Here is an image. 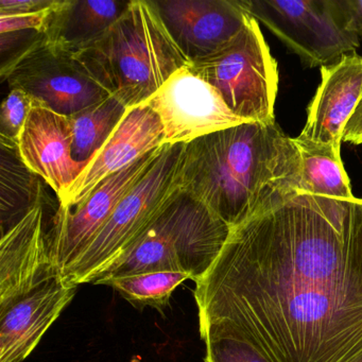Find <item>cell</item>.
Listing matches in <instances>:
<instances>
[{"label": "cell", "instance_id": "1", "mask_svg": "<svg viewBox=\"0 0 362 362\" xmlns=\"http://www.w3.org/2000/svg\"><path fill=\"white\" fill-rule=\"evenodd\" d=\"M203 341L270 362H362V200L292 194L230 230L196 281Z\"/></svg>", "mask_w": 362, "mask_h": 362}, {"label": "cell", "instance_id": "2", "mask_svg": "<svg viewBox=\"0 0 362 362\" xmlns=\"http://www.w3.org/2000/svg\"><path fill=\"white\" fill-rule=\"evenodd\" d=\"M300 156L276 122H243L183 144L182 192L230 228L298 192Z\"/></svg>", "mask_w": 362, "mask_h": 362}, {"label": "cell", "instance_id": "3", "mask_svg": "<svg viewBox=\"0 0 362 362\" xmlns=\"http://www.w3.org/2000/svg\"><path fill=\"white\" fill-rule=\"evenodd\" d=\"M75 56L128 109L144 105L175 71L190 65L149 0H131L105 33L75 49Z\"/></svg>", "mask_w": 362, "mask_h": 362}, {"label": "cell", "instance_id": "4", "mask_svg": "<svg viewBox=\"0 0 362 362\" xmlns=\"http://www.w3.org/2000/svg\"><path fill=\"white\" fill-rule=\"evenodd\" d=\"M232 228L181 189L153 223L93 284L156 271L192 274L194 283L221 253Z\"/></svg>", "mask_w": 362, "mask_h": 362}, {"label": "cell", "instance_id": "5", "mask_svg": "<svg viewBox=\"0 0 362 362\" xmlns=\"http://www.w3.org/2000/svg\"><path fill=\"white\" fill-rule=\"evenodd\" d=\"M182 150L183 144L163 147L150 170L120 201L63 279L77 286L93 283L134 245L179 192Z\"/></svg>", "mask_w": 362, "mask_h": 362}, {"label": "cell", "instance_id": "6", "mask_svg": "<svg viewBox=\"0 0 362 362\" xmlns=\"http://www.w3.org/2000/svg\"><path fill=\"white\" fill-rule=\"evenodd\" d=\"M189 67L213 86L228 109L245 122H276L279 69L255 18L249 16L236 37Z\"/></svg>", "mask_w": 362, "mask_h": 362}, {"label": "cell", "instance_id": "7", "mask_svg": "<svg viewBox=\"0 0 362 362\" xmlns=\"http://www.w3.org/2000/svg\"><path fill=\"white\" fill-rule=\"evenodd\" d=\"M1 78L54 111L71 116L103 103L110 95L80 64L75 49L37 35L3 63Z\"/></svg>", "mask_w": 362, "mask_h": 362}, {"label": "cell", "instance_id": "8", "mask_svg": "<svg viewBox=\"0 0 362 362\" xmlns=\"http://www.w3.org/2000/svg\"><path fill=\"white\" fill-rule=\"evenodd\" d=\"M305 66H329L359 47L336 0H239Z\"/></svg>", "mask_w": 362, "mask_h": 362}, {"label": "cell", "instance_id": "9", "mask_svg": "<svg viewBox=\"0 0 362 362\" xmlns=\"http://www.w3.org/2000/svg\"><path fill=\"white\" fill-rule=\"evenodd\" d=\"M163 147L107 177L74 209L59 207L52 218L48 239L52 262L62 279L111 217L120 201L150 170Z\"/></svg>", "mask_w": 362, "mask_h": 362}, {"label": "cell", "instance_id": "10", "mask_svg": "<svg viewBox=\"0 0 362 362\" xmlns=\"http://www.w3.org/2000/svg\"><path fill=\"white\" fill-rule=\"evenodd\" d=\"M144 105L158 114L164 129V146L190 143L245 122L189 65L175 71Z\"/></svg>", "mask_w": 362, "mask_h": 362}, {"label": "cell", "instance_id": "11", "mask_svg": "<svg viewBox=\"0 0 362 362\" xmlns=\"http://www.w3.org/2000/svg\"><path fill=\"white\" fill-rule=\"evenodd\" d=\"M44 198L35 203L0 240V311L60 276L50 254L44 221Z\"/></svg>", "mask_w": 362, "mask_h": 362}, {"label": "cell", "instance_id": "12", "mask_svg": "<svg viewBox=\"0 0 362 362\" xmlns=\"http://www.w3.org/2000/svg\"><path fill=\"white\" fill-rule=\"evenodd\" d=\"M163 146L164 129L158 114L145 105L129 107L111 136L59 201V207L74 209L107 177Z\"/></svg>", "mask_w": 362, "mask_h": 362}, {"label": "cell", "instance_id": "13", "mask_svg": "<svg viewBox=\"0 0 362 362\" xmlns=\"http://www.w3.org/2000/svg\"><path fill=\"white\" fill-rule=\"evenodd\" d=\"M16 149L25 166L54 190L59 201L86 165L73 158L69 116L54 111L41 101H35L18 135Z\"/></svg>", "mask_w": 362, "mask_h": 362}, {"label": "cell", "instance_id": "14", "mask_svg": "<svg viewBox=\"0 0 362 362\" xmlns=\"http://www.w3.org/2000/svg\"><path fill=\"white\" fill-rule=\"evenodd\" d=\"M154 3L165 26L190 63L223 47L240 33L249 18L239 0Z\"/></svg>", "mask_w": 362, "mask_h": 362}, {"label": "cell", "instance_id": "15", "mask_svg": "<svg viewBox=\"0 0 362 362\" xmlns=\"http://www.w3.org/2000/svg\"><path fill=\"white\" fill-rule=\"evenodd\" d=\"M78 286L54 277L0 311V362H23L77 293Z\"/></svg>", "mask_w": 362, "mask_h": 362}, {"label": "cell", "instance_id": "16", "mask_svg": "<svg viewBox=\"0 0 362 362\" xmlns=\"http://www.w3.org/2000/svg\"><path fill=\"white\" fill-rule=\"evenodd\" d=\"M321 77L298 139L341 148L345 127L362 97V57L346 54L334 64L321 67Z\"/></svg>", "mask_w": 362, "mask_h": 362}, {"label": "cell", "instance_id": "17", "mask_svg": "<svg viewBox=\"0 0 362 362\" xmlns=\"http://www.w3.org/2000/svg\"><path fill=\"white\" fill-rule=\"evenodd\" d=\"M130 1L58 0L46 37L63 42L74 49L105 33L120 18Z\"/></svg>", "mask_w": 362, "mask_h": 362}, {"label": "cell", "instance_id": "18", "mask_svg": "<svg viewBox=\"0 0 362 362\" xmlns=\"http://www.w3.org/2000/svg\"><path fill=\"white\" fill-rule=\"evenodd\" d=\"M294 139L300 156L298 192L334 200L355 202L340 148Z\"/></svg>", "mask_w": 362, "mask_h": 362}, {"label": "cell", "instance_id": "19", "mask_svg": "<svg viewBox=\"0 0 362 362\" xmlns=\"http://www.w3.org/2000/svg\"><path fill=\"white\" fill-rule=\"evenodd\" d=\"M128 107L110 96L98 105L69 116L73 128V158L86 164L105 145Z\"/></svg>", "mask_w": 362, "mask_h": 362}, {"label": "cell", "instance_id": "20", "mask_svg": "<svg viewBox=\"0 0 362 362\" xmlns=\"http://www.w3.org/2000/svg\"><path fill=\"white\" fill-rule=\"evenodd\" d=\"M188 279L194 281L189 273L156 271L113 277L98 281L95 285L113 288L135 308L143 309L144 307L149 306L162 313L168 306L173 291Z\"/></svg>", "mask_w": 362, "mask_h": 362}, {"label": "cell", "instance_id": "21", "mask_svg": "<svg viewBox=\"0 0 362 362\" xmlns=\"http://www.w3.org/2000/svg\"><path fill=\"white\" fill-rule=\"evenodd\" d=\"M3 148L1 162V222L10 220L9 230L18 222L16 209L21 218L43 198V189L20 158L16 148Z\"/></svg>", "mask_w": 362, "mask_h": 362}, {"label": "cell", "instance_id": "22", "mask_svg": "<svg viewBox=\"0 0 362 362\" xmlns=\"http://www.w3.org/2000/svg\"><path fill=\"white\" fill-rule=\"evenodd\" d=\"M35 99L24 90L12 88L1 105L0 136L1 146L16 148L18 135L30 114Z\"/></svg>", "mask_w": 362, "mask_h": 362}, {"label": "cell", "instance_id": "23", "mask_svg": "<svg viewBox=\"0 0 362 362\" xmlns=\"http://www.w3.org/2000/svg\"><path fill=\"white\" fill-rule=\"evenodd\" d=\"M206 345L205 362H270L255 347L233 338H211Z\"/></svg>", "mask_w": 362, "mask_h": 362}, {"label": "cell", "instance_id": "24", "mask_svg": "<svg viewBox=\"0 0 362 362\" xmlns=\"http://www.w3.org/2000/svg\"><path fill=\"white\" fill-rule=\"evenodd\" d=\"M58 0L46 9L30 13L0 16V33L7 35L13 33H37L45 35L52 21V13Z\"/></svg>", "mask_w": 362, "mask_h": 362}, {"label": "cell", "instance_id": "25", "mask_svg": "<svg viewBox=\"0 0 362 362\" xmlns=\"http://www.w3.org/2000/svg\"><path fill=\"white\" fill-rule=\"evenodd\" d=\"M54 0H0V16L30 13L52 6Z\"/></svg>", "mask_w": 362, "mask_h": 362}, {"label": "cell", "instance_id": "26", "mask_svg": "<svg viewBox=\"0 0 362 362\" xmlns=\"http://www.w3.org/2000/svg\"><path fill=\"white\" fill-rule=\"evenodd\" d=\"M347 27L362 40V0H336Z\"/></svg>", "mask_w": 362, "mask_h": 362}, {"label": "cell", "instance_id": "27", "mask_svg": "<svg viewBox=\"0 0 362 362\" xmlns=\"http://www.w3.org/2000/svg\"><path fill=\"white\" fill-rule=\"evenodd\" d=\"M343 141L353 145H362V97L345 127Z\"/></svg>", "mask_w": 362, "mask_h": 362}]
</instances>
